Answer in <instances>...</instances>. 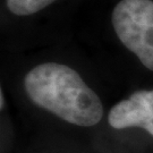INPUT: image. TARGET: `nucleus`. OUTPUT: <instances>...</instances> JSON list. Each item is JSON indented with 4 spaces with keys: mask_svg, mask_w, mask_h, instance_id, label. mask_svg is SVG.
Returning <instances> with one entry per match:
<instances>
[{
    "mask_svg": "<svg viewBox=\"0 0 153 153\" xmlns=\"http://www.w3.org/2000/svg\"><path fill=\"white\" fill-rule=\"evenodd\" d=\"M24 88L33 103L73 125L91 127L102 119L100 98L68 66L57 62L36 66L26 74Z\"/></svg>",
    "mask_w": 153,
    "mask_h": 153,
    "instance_id": "1",
    "label": "nucleus"
},
{
    "mask_svg": "<svg viewBox=\"0 0 153 153\" xmlns=\"http://www.w3.org/2000/svg\"><path fill=\"white\" fill-rule=\"evenodd\" d=\"M112 26L127 49L153 71V1L121 0L112 11Z\"/></svg>",
    "mask_w": 153,
    "mask_h": 153,
    "instance_id": "2",
    "label": "nucleus"
},
{
    "mask_svg": "<svg viewBox=\"0 0 153 153\" xmlns=\"http://www.w3.org/2000/svg\"><path fill=\"white\" fill-rule=\"evenodd\" d=\"M108 121L115 129L140 127L153 136V90L136 91L126 100L115 104Z\"/></svg>",
    "mask_w": 153,
    "mask_h": 153,
    "instance_id": "3",
    "label": "nucleus"
},
{
    "mask_svg": "<svg viewBox=\"0 0 153 153\" xmlns=\"http://www.w3.org/2000/svg\"><path fill=\"white\" fill-rule=\"evenodd\" d=\"M56 0H6L7 8L17 16H27L42 10Z\"/></svg>",
    "mask_w": 153,
    "mask_h": 153,
    "instance_id": "4",
    "label": "nucleus"
},
{
    "mask_svg": "<svg viewBox=\"0 0 153 153\" xmlns=\"http://www.w3.org/2000/svg\"><path fill=\"white\" fill-rule=\"evenodd\" d=\"M4 108V94L1 92V109Z\"/></svg>",
    "mask_w": 153,
    "mask_h": 153,
    "instance_id": "5",
    "label": "nucleus"
}]
</instances>
